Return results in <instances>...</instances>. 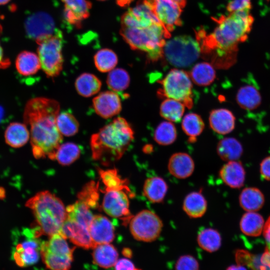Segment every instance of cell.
<instances>
[{"mask_svg": "<svg viewBox=\"0 0 270 270\" xmlns=\"http://www.w3.org/2000/svg\"><path fill=\"white\" fill-rule=\"evenodd\" d=\"M168 170L174 176L180 179L190 176L194 169V162L192 157L185 152H176L170 158Z\"/></svg>", "mask_w": 270, "mask_h": 270, "instance_id": "cell-22", "label": "cell"}, {"mask_svg": "<svg viewBox=\"0 0 270 270\" xmlns=\"http://www.w3.org/2000/svg\"><path fill=\"white\" fill-rule=\"evenodd\" d=\"M24 238L16 246L13 258L20 267L34 264L38 262L40 256L42 242L38 240L35 230L26 228L22 232Z\"/></svg>", "mask_w": 270, "mask_h": 270, "instance_id": "cell-11", "label": "cell"}, {"mask_svg": "<svg viewBox=\"0 0 270 270\" xmlns=\"http://www.w3.org/2000/svg\"><path fill=\"white\" fill-rule=\"evenodd\" d=\"M124 253L125 254H125L126 256H128V254L129 256H131V254H131L132 252H130V250H128V249L126 248V249L125 250V251H124Z\"/></svg>", "mask_w": 270, "mask_h": 270, "instance_id": "cell-58", "label": "cell"}, {"mask_svg": "<svg viewBox=\"0 0 270 270\" xmlns=\"http://www.w3.org/2000/svg\"><path fill=\"white\" fill-rule=\"evenodd\" d=\"M219 176L223 182L229 187L239 188L244 184L246 172L240 162L232 160L228 162L222 167Z\"/></svg>", "mask_w": 270, "mask_h": 270, "instance_id": "cell-21", "label": "cell"}, {"mask_svg": "<svg viewBox=\"0 0 270 270\" xmlns=\"http://www.w3.org/2000/svg\"><path fill=\"white\" fill-rule=\"evenodd\" d=\"M159 82L162 88L158 95L180 101L188 108L194 104V94L189 74L182 70L172 69Z\"/></svg>", "mask_w": 270, "mask_h": 270, "instance_id": "cell-7", "label": "cell"}, {"mask_svg": "<svg viewBox=\"0 0 270 270\" xmlns=\"http://www.w3.org/2000/svg\"><path fill=\"white\" fill-rule=\"evenodd\" d=\"M114 270H137L134 264L126 258L118 260L114 265Z\"/></svg>", "mask_w": 270, "mask_h": 270, "instance_id": "cell-48", "label": "cell"}, {"mask_svg": "<svg viewBox=\"0 0 270 270\" xmlns=\"http://www.w3.org/2000/svg\"><path fill=\"white\" fill-rule=\"evenodd\" d=\"M175 270H199V264L193 256L184 255L177 260L175 264Z\"/></svg>", "mask_w": 270, "mask_h": 270, "instance_id": "cell-46", "label": "cell"}, {"mask_svg": "<svg viewBox=\"0 0 270 270\" xmlns=\"http://www.w3.org/2000/svg\"><path fill=\"white\" fill-rule=\"evenodd\" d=\"M184 132L188 137L190 142H194L196 138L203 132L204 122L201 116L197 114L190 112L185 115L182 122Z\"/></svg>", "mask_w": 270, "mask_h": 270, "instance_id": "cell-35", "label": "cell"}, {"mask_svg": "<svg viewBox=\"0 0 270 270\" xmlns=\"http://www.w3.org/2000/svg\"><path fill=\"white\" fill-rule=\"evenodd\" d=\"M50 237L41 245L40 256L44 263L50 270H70L74 248H70L60 234Z\"/></svg>", "mask_w": 270, "mask_h": 270, "instance_id": "cell-9", "label": "cell"}, {"mask_svg": "<svg viewBox=\"0 0 270 270\" xmlns=\"http://www.w3.org/2000/svg\"><path fill=\"white\" fill-rule=\"evenodd\" d=\"M209 124L210 128L220 134L232 132L235 127L236 118L230 110L220 108L212 110L210 114Z\"/></svg>", "mask_w": 270, "mask_h": 270, "instance_id": "cell-20", "label": "cell"}, {"mask_svg": "<svg viewBox=\"0 0 270 270\" xmlns=\"http://www.w3.org/2000/svg\"><path fill=\"white\" fill-rule=\"evenodd\" d=\"M261 256L251 254L244 250H237L235 254L238 264L246 266L252 270H268L262 262Z\"/></svg>", "mask_w": 270, "mask_h": 270, "instance_id": "cell-44", "label": "cell"}, {"mask_svg": "<svg viewBox=\"0 0 270 270\" xmlns=\"http://www.w3.org/2000/svg\"><path fill=\"white\" fill-rule=\"evenodd\" d=\"M139 270V269H138V270Z\"/></svg>", "mask_w": 270, "mask_h": 270, "instance_id": "cell-60", "label": "cell"}, {"mask_svg": "<svg viewBox=\"0 0 270 270\" xmlns=\"http://www.w3.org/2000/svg\"><path fill=\"white\" fill-rule=\"evenodd\" d=\"M36 43L38 56L42 70L48 78L58 76L62 70L64 64L62 32L57 30L52 36Z\"/></svg>", "mask_w": 270, "mask_h": 270, "instance_id": "cell-8", "label": "cell"}, {"mask_svg": "<svg viewBox=\"0 0 270 270\" xmlns=\"http://www.w3.org/2000/svg\"><path fill=\"white\" fill-rule=\"evenodd\" d=\"M182 208L190 218H200L206 212V200L201 192H193L184 198Z\"/></svg>", "mask_w": 270, "mask_h": 270, "instance_id": "cell-28", "label": "cell"}, {"mask_svg": "<svg viewBox=\"0 0 270 270\" xmlns=\"http://www.w3.org/2000/svg\"><path fill=\"white\" fill-rule=\"evenodd\" d=\"M216 152L220 158L226 162L238 160L243 148L240 142L234 138H225L218 144Z\"/></svg>", "mask_w": 270, "mask_h": 270, "instance_id": "cell-31", "label": "cell"}, {"mask_svg": "<svg viewBox=\"0 0 270 270\" xmlns=\"http://www.w3.org/2000/svg\"><path fill=\"white\" fill-rule=\"evenodd\" d=\"M132 0H116L117 4L122 6H126Z\"/></svg>", "mask_w": 270, "mask_h": 270, "instance_id": "cell-54", "label": "cell"}, {"mask_svg": "<svg viewBox=\"0 0 270 270\" xmlns=\"http://www.w3.org/2000/svg\"><path fill=\"white\" fill-rule=\"evenodd\" d=\"M156 24H162L146 0L139 1L121 18V26L124 27L143 28Z\"/></svg>", "mask_w": 270, "mask_h": 270, "instance_id": "cell-14", "label": "cell"}, {"mask_svg": "<svg viewBox=\"0 0 270 270\" xmlns=\"http://www.w3.org/2000/svg\"><path fill=\"white\" fill-rule=\"evenodd\" d=\"M2 28L0 24V36L2 32ZM10 65V61L9 59L5 57L2 48L0 44V68H6Z\"/></svg>", "mask_w": 270, "mask_h": 270, "instance_id": "cell-51", "label": "cell"}, {"mask_svg": "<svg viewBox=\"0 0 270 270\" xmlns=\"http://www.w3.org/2000/svg\"><path fill=\"white\" fill-rule=\"evenodd\" d=\"M129 224L134 238L144 242H152L156 240L163 226L160 217L148 210H142L132 216Z\"/></svg>", "mask_w": 270, "mask_h": 270, "instance_id": "cell-10", "label": "cell"}, {"mask_svg": "<svg viewBox=\"0 0 270 270\" xmlns=\"http://www.w3.org/2000/svg\"><path fill=\"white\" fill-rule=\"evenodd\" d=\"M30 133L26 124L18 122L10 124L4 132L6 142L13 148H19L27 143Z\"/></svg>", "mask_w": 270, "mask_h": 270, "instance_id": "cell-27", "label": "cell"}, {"mask_svg": "<svg viewBox=\"0 0 270 270\" xmlns=\"http://www.w3.org/2000/svg\"><path fill=\"white\" fill-rule=\"evenodd\" d=\"M226 270H247L246 268L242 265H232L228 268Z\"/></svg>", "mask_w": 270, "mask_h": 270, "instance_id": "cell-53", "label": "cell"}, {"mask_svg": "<svg viewBox=\"0 0 270 270\" xmlns=\"http://www.w3.org/2000/svg\"><path fill=\"white\" fill-rule=\"evenodd\" d=\"M97 70L102 72H110L116 66L118 58L116 54L109 48H102L98 51L94 58Z\"/></svg>", "mask_w": 270, "mask_h": 270, "instance_id": "cell-40", "label": "cell"}, {"mask_svg": "<svg viewBox=\"0 0 270 270\" xmlns=\"http://www.w3.org/2000/svg\"><path fill=\"white\" fill-rule=\"evenodd\" d=\"M178 4L182 8L186 6V0H172Z\"/></svg>", "mask_w": 270, "mask_h": 270, "instance_id": "cell-55", "label": "cell"}, {"mask_svg": "<svg viewBox=\"0 0 270 270\" xmlns=\"http://www.w3.org/2000/svg\"><path fill=\"white\" fill-rule=\"evenodd\" d=\"M262 232L266 243V248L270 250V216L264 223Z\"/></svg>", "mask_w": 270, "mask_h": 270, "instance_id": "cell-50", "label": "cell"}, {"mask_svg": "<svg viewBox=\"0 0 270 270\" xmlns=\"http://www.w3.org/2000/svg\"><path fill=\"white\" fill-rule=\"evenodd\" d=\"M74 86L78 93L84 97H90L97 94L100 90L102 82L95 75L84 72L76 79Z\"/></svg>", "mask_w": 270, "mask_h": 270, "instance_id": "cell-32", "label": "cell"}, {"mask_svg": "<svg viewBox=\"0 0 270 270\" xmlns=\"http://www.w3.org/2000/svg\"><path fill=\"white\" fill-rule=\"evenodd\" d=\"M264 219L256 212H247L242 216L240 227L242 233L248 236H258L263 231Z\"/></svg>", "mask_w": 270, "mask_h": 270, "instance_id": "cell-30", "label": "cell"}, {"mask_svg": "<svg viewBox=\"0 0 270 270\" xmlns=\"http://www.w3.org/2000/svg\"><path fill=\"white\" fill-rule=\"evenodd\" d=\"M26 206L33 213L36 224L34 228L40 236L60 234L67 214L58 198L48 191H42L28 200Z\"/></svg>", "mask_w": 270, "mask_h": 270, "instance_id": "cell-4", "label": "cell"}, {"mask_svg": "<svg viewBox=\"0 0 270 270\" xmlns=\"http://www.w3.org/2000/svg\"><path fill=\"white\" fill-rule=\"evenodd\" d=\"M16 67L20 74L26 76L35 74L41 65L38 55L32 52L23 51L16 57Z\"/></svg>", "mask_w": 270, "mask_h": 270, "instance_id": "cell-29", "label": "cell"}, {"mask_svg": "<svg viewBox=\"0 0 270 270\" xmlns=\"http://www.w3.org/2000/svg\"><path fill=\"white\" fill-rule=\"evenodd\" d=\"M197 242L202 250L212 252L218 250L220 247L222 238L218 230L212 228H206L198 233Z\"/></svg>", "mask_w": 270, "mask_h": 270, "instance_id": "cell-38", "label": "cell"}, {"mask_svg": "<svg viewBox=\"0 0 270 270\" xmlns=\"http://www.w3.org/2000/svg\"><path fill=\"white\" fill-rule=\"evenodd\" d=\"M94 262L100 268L113 267L118 261V254L116 248L109 244H100L93 248Z\"/></svg>", "mask_w": 270, "mask_h": 270, "instance_id": "cell-23", "label": "cell"}, {"mask_svg": "<svg viewBox=\"0 0 270 270\" xmlns=\"http://www.w3.org/2000/svg\"><path fill=\"white\" fill-rule=\"evenodd\" d=\"M168 189V184L162 178L152 176L145 180L143 186V194L150 202L160 203L164 200Z\"/></svg>", "mask_w": 270, "mask_h": 270, "instance_id": "cell-24", "label": "cell"}, {"mask_svg": "<svg viewBox=\"0 0 270 270\" xmlns=\"http://www.w3.org/2000/svg\"><path fill=\"white\" fill-rule=\"evenodd\" d=\"M177 132L174 125L171 122L164 121L156 126L154 134V138L158 144L168 146L176 140Z\"/></svg>", "mask_w": 270, "mask_h": 270, "instance_id": "cell-41", "label": "cell"}, {"mask_svg": "<svg viewBox=\"0 0 270 270\" xmlns=\"http://www.w3.org/2000/svg\"><path fill=\"white\" fill-rule=\"evenodd\" d=\"M98 184L92 181L86 184L78 192V200L86 204L90 208L98 207Z\"/></svg>", "mask_w": 270, "mask_h": 270, "instance_id": "cell-45", "label": "cell"}, {"mask_svg": "<svg viewBox=\"0 0 270 270\" xmlns=\"http://www.w3.org/2000/svg\"><path fill=\"white\" fill-rule=\"evenodd\" d=\"M201 54L198 40L190 36H176L166 41L163 57L170 65L176 68L191 66Z\"/></svg>", "mask_w": 270, "mask_h": 270, "instance_id": "cell-6", "label": "cell"}, {"mask_svg": "<svg viewBox=\"0 0 270 270\" xmlns=\"http://www.w3.org/2000/svg\"><path fill=\"white\" fill-rule=\"evenodd\" d=\"M128 192L123 190L105 191L102 206L104 211L110 216L122 220L127 224L132 217L130 209Z\"/></svg>", "mask_w": 270, "mask_h": 270, "instance_id": "cell-12", "label": "cell"}, {"mask_svg": "<svg viewBox=\"0 0 270 270\" xmlns=\"http://www.w3.org/2000/svg\"><path fill=\"white\" fill-rule=\"evenodd\" d=\"M25 28L27 36L36 42L52 36L57 30L52 18L44 12H38L29 16Z\"/></svg>", "mask_w": 270, "mask_h": 270, "instance_id": "cell-15", "label": "cell"}, {"mask_svg": "<svg viewBox=\"0 0 270 270\" xmlns=\"http://www.w3.org/2000/svg\"><path fill=\"white\" fill-rule=\"evenodd\" d=\"M189 75L192 80L200 86L210 84L216 76L213 65L208 62H200L196 64L190 70Z\"/></svg>", "mask_w": 270, "mask_h": 270, "instance_id": "cell-33", "label": "cell"}, {"mask_svg": "<svg viewBox=\"0 0 270 270\" xmlns=\"http://www.w3.org/2000/svg\"><path fill=\"white\" fill-rule=\"evenodd\" d=\"M152 11L170 32L180 26L182 8L172 0H146Z\"/></svg>", "mask_w": 270, "mask_h": 270, "instance_id": "cell-13", "label": "cell"}, {"mask_svg": "<svg viewBox=\"0 0 270 270\" xmlns=\"http://www.w3.org/2000/svg\"><path fill=\"white\" fill-rule=\"evenodd\" d=\"M10 0H0V6L7 4Z\"/></svg>", "mask_w": 270, "mask_h": 270, "instance_id": "cell-57", "label": "cell"}, {"mask_svg": "<svg viewBox=\"0 0 270 270\" xmlns=\"http://www.w3.org/2000/svg\"><path fill=\"white\" fill-rule=\"evenodd\" d=\"M92 106L95 112L104 118L117 115L122 108L118 94L110 90L103 92L94 97Z\"/></svg>", "mask_w": 270, "mask_h": 270, "instance_id": "cell-16", "label": "cell"}, {"mask_svg": "<svg viewBox=\"0 0 270 270\" xmlns=\"http://www.w3.org/2000/svg\"><path fill=\"white\" fill-rule=\"evenodd\" d=\"M185 106L180 102L172 98L165 99L160 104V114L162 118L172 122H180Z\"/></svg>", "mask_w": 270, "mask_h": 270, "instance_id": "cell-37", "label": "cell"}, {"mask_svg": "<svg viewBox=\"0 0 270 270\" xmlns=\"http://www.w3.org/2000/svg\"><path fill=\"white\" fill-rule=\"evenodd\" d=\"M120 34L132 49L145 52L152 62L162 58L166 40L170 36V32L160 24L143 28L121 26Z\"/></svg>", "mask_w": 270, "mask_h": 270, "instance_id": "cell-5", "label": "cell"}, {"mask_svg": "<svg viewBox=\"0 0 270 270\" xmlns=\"http://www.w3.org/2000/svg\"><path fill=\"white\" fill-rule=\"evenodd\" d=\"M4 111L2 108L0 106V122L3 118Z\"/></svg>", "mask_w": 270, "mask_h": 270, "instance_id": "cell-56", "label": "cell"}, {"mask_svg": "<svg viewBox=\"0 0 270 270\" xmlns=\"http://www.w3.org/2000/svg\"><path fill=\"white\" fill-rule=\"evenodd\" d=\"M88 230L94 247L100 244H109L114 238L113 224L108 218L100 214L94 216Z\"/></svg>", "mask_w": 270, "mask_h": 270, "instance_id": "cell-18", "label": "cell"}, {"mask_svg": "<svg viewBox=\"0 0 270 270\" xmlns=\"http://www.w3.org/2000/svg\"><path fill=\"white\" fill-rule=\"evenodd\" d=\"M80 154V149L78 145L73 142H66L60 144L57 150L55 159L63 166L72 164L76 160Z\"/></svg>", "mask_w": 270, "mask_h": 270, "instance_id": "cell-42", "label": "cell"}, {"mask_svg": "<svg viewBox=\"0 0 270 270\" xmlns=\"http://www.w3.org/2000/svg\"><path fill=\"white\" fill-rule=\"evenodd\" d=\"M251 8L250 0H231L226 6V10L229 13L250 11Z\"/></svg>", "mask_w": 270, "mask_h": 270, "instance_id": "cell-47", "label": "cell"}, {"mask_svg": "<svg viewBox=\"0 0 270 270\" xmlns=\"http://www.w3.org/2000/svg\"><path fill=\"white\" fill-rule=\"evenodd\" d=\"M218 25L212 33L202 30L196 34L201 54L210 57L213 65L225 67L230 64L238 45L248 38L254 22L250 11L229 13L215 20Z\"/></svg>", "mask_w": 270, "mask_h": 270, "instance_id": "cell-1", "label": "cell"}, {"mask_svg": "<svg viewBox=\"0 0 270 270\" xmlns=\"http://www.w3.org/2000/svg\"><path fill=\"white\" fill-rule=\"evenodd\" d=\"M130 76L128 72L124 68H114L108 73L106 84L109 88L116 92H121L129 86Z\"/></svg>", "mask_w": 270, "mask_h": 270, "instance_id": "cell-39", "label": "cell"}, {"mask_svg": "<svg viewBox=\"0 0 270 270\" xmlns=\"http://www.w3.org/2000/svg\"><path fill=\"white\" fill-rule=\"evenodd\" d=\"M98 174L105 186V191L123 190L132 194L128 186V180L122 178L116 168L106 170L99 168Z\"/></svg>", "mask_w": 270, "mask_h": 270, "instance_id": "cell-36", "label": "cell"}, {"mask_svg": "<svg viewBox=\"0 0 270 270\" xmlns=\"http://www.w3.org/2000/svg\"><path fill=\"white\" fill-rule=\"evenodd\" d=\"M238 104L242 108L252 110L256 109L261 104L262 98L258 88L252 84L241 86L236 96Z\"/></svg>", "mask_w": 270, "mask_h": 270, "instance_id": "cell-25", "label": "cell"}, {"mask_svg": "<svg viewBox=\"0 0 270 270\" xmlns=\"http://www.w3.org/2000/svg\"><path fill=\"white\" fill-rule=\"evenodd\" d=\"M260 170L262 177L270 181V156L262 160L260 164Z\"/></svg>", "mask_w": 270, "mask_h": 270, "instance_id": "cell-49", "label": "cell"}, {"mask_svg": "<svg viewBox=\"0 0 270 270\" xmlns=\"http://www.w3.org/2000/svg\"><path fill=\"white\" fill-rule=\"evenodd\" d=\"M239 204L246 212H257L264 204V196L260 190L254 187L244 188L239 196Z\"/></svg>", "mask_w": 270, "mask_h": 270, "instance_id": "cell-26", "label": "cell"}, {"mask_svg": "<svg viewBox=\"0 0 270 270\" xmlns=\"http://www.w3.org/2000/svg\"><path fill=\"white\" fill-rule=\"evenodd\" d=\"M60 110L58 101L44 97L30 99L26 105L24 120L30 128L32 152L36 158L55 159L62 141V135L56 125Z\"/></svg>", "mask_w": 270, "mask_h": 270, "instance_id": "cell-2", "label": "cell"}, {"mask_svg": "<svg viewBox=\"0 0 270 270\" xmlns=\"http://www.w3.org/2000/svg\"><path fill=\"white\" fill-rule=\"evenodd\" d=\"M261 260L263 264L270 270V250L266 248L261 256Z\"/></svg>", "mask_w": 270, "mask_h": 270, "instance_id": "cell-52", "label": "cell"}, {"mask_svg": "<svg viewBox=\"0 0 270 270\" xmlns=\"http://www.w3.org/2000/svg\"><path fill=\"white\" fill-rule=\"evenodd\" d=\"M57 127L63 136H70L76 134L78 130L79 123L70 112L64 111L59 113L56 118Z\"/></svg>", "mask_w": 270, "mask_h": 270, "instance_id": "cell-43", "label": "cell"}, {"mask_svg": "<svg viewBox=\"0 0 270 270\" xmlns=\"http://www.w3.org/2000/svg\"><path fill=\"white\" fill-rule=\"evenodd\" d=\"M64 4V15L66 21L76 27L90 16L92 4L88 0H61Z\"/></svg>", "mask_w": 270, "mask_h": 270, "instance_id": "cell-19", "label": "cell"}, {"mask_svg": "<svg viewBox=\"0 0 270 270\" xmlns=\"http://www.w3.org/2000/svg\"><path fill=\"white\" fill-rule=\"evenodd\" d=\"M66 211L67 218L89 228L94 216L86 204L78 200L68 206Z\"/></svg>", "mask_w": 270, "mask_h": 270, "instance_id": "cell-34", "label": "cell"}, {"mask_svg": "<svg viewBox=\"0 0 270 270\" xmlns=\"http://www.w3.org/2000/svg\"><path fill=\"white\" fill-rule=\"evenodd\" d=\"M98 0L104 1V0Z\"/></svg>", "mask_w": 270, "mask_h": 270, "instance_id": "cell-59", "label": "cell"}, {"mask_svg": "<svg viewBox=\"0 0 270 270\" xmlns=\"http://www.w3.org/2000/svg\"><path fill=\"white\" fill-rule=\"evenodd\" d=\"M134 139L131 125L123 118L117 117L90 138L93 159L108 166L120 159Z\"/></svg>", "mask_w": 270, "mask_h": 270, "instance_id": "cell-3", "label": "cell"}, {"mask_svg": "<svg viewBox=\"0 0 270 270\" xmlns=\"http://www.w3.org/2000/svg\"><path fill=\"white\" fill-rule=\"evenodd\" d=\"M60 234L82 248L88 249L94 247L88 228L68 218L63 223Z\"/></svg>", "mask_w": 270, "mask_h": 270, "instance_id": "cell-17", "label": "cell"}]
</instances>
